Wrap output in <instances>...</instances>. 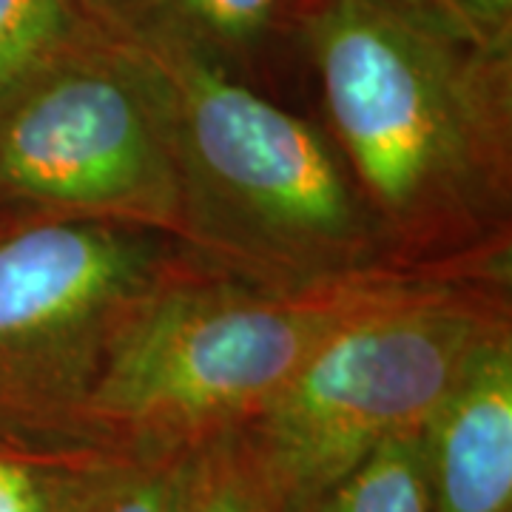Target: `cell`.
<instances>
[{"mask_svg": "<svg viewBox=\"0 0 512 512\" xmlns=\"http://www.w3.org/2000/svg\"><path fill=\"white\" fill-rule=\"evenodd\" d=\"M293 40L390 259L510 274L512 52L427 0H302Z\"/></svg>", "mask_w": 512, "mask_h": 512, "instance_id": "obj_1", "label": "cell"}, {"mask_svg": "<svg viewBox=\"0 0 512 512\" xmlns=\"http://www.w3.org/2000/svg\"><path fill=\"white\" fill-rule=\"evenodd\" d=\"M461 271L382 268L265 285L194 262L123 330L83 419L134 453H180L239 430L350 319Z\"/></svg>", "mask_w": 512, "mask_h": 512, "instance_id": "obj_2", "label": "cell"}, {"mask_svg": "<svg viewBox=\"0 0 512 512\" xmlns=\"http://www.w3.org/2000/svg\"><path fill=\"white\" fill-rule=\"evenodd\" d=\"M194 262L163 228L0 214V424L89 427L83 407L117 339Z\"/></svg>", "mask_w": 512, "mask_h": 512, "instance_id": "obj_6", "label": "cell"}, {"mask_svg": "<svg viewBox=\"0 0 512 512\" xmlns=\"http://www.w3.org/2000/svg\"><path fill=\"white\" fill-rule=\"evenodd\" d=\"M0 214L92 217L180 237L171 86L83 29L0 106Z\"/></svg>", "mask_w": 512, "mask_h": 512, "instance_id": "obj_5", "label": "cell"}, {"mask_svg": "<svg viewBox=\"0 0 512 512\" xmlns=\"http://www.w3.org/2000/svg\"><path fill=\"white\" fill-rule=\"evenodd\" d=\"M512 328L510 276L450 274L350 319L239 427L285 512L382 441L421 430L464 365Z\"/></svg>", "mask_w": 512, "mask_h": 512, "instance_id": "obj_4", "label": "cell"}, {"mask_svg": "<svg viewBox=\"0 0 512 512\" xmlns=\"http://www.w3.org/2000/svg\"><path fill=\"white\" fill-rule=\"evenodd\" d=\"M191 450L140 453L100 493L89 512H174Z\"/></svg>", "mask_w": 512, "mask_h": 512, "instance_id": "obj_13", "label": "cell"}, {"mask_svg": "<svg viewBox=\"0 0 512 512\" xmlns=\"http://www.w3.org/2000/svg\"><path fill=\"white\" fill-rule=\"evenodd\" d=\"M421 430L382 441L288 512H436Z\"/></svg>", "mask_w": 512, "mask_h": 512, "instance_id": "obj_10", "label": "cell"}, {"mask_svg": "<svg viewBox=\"0 0 512 512\" xmlns=\"http://www.w3.org/2000/svg\"><path fill=\"white\" fill-rule=\"evenodd\" d=\"M83 29L77 0H0V106Z\"/></svg>", "mask_w": 512, "mask_h": 512, "instance_id": "obj_12", "label": "cell"}, {"mask_svg": "<svg viewBox=\"0 0 512 512\" xmlns=\"http://www.w3.org/2000/svg\"><path fill=\"white\" fill-rule=\"evenodd\" d=\"M160 69L171 86L180 239L202 268L265 285L399 268L325 128L237 77Z\"/></svg>", "mask_w": 512, "mask_h": 512, "instance_id": "obj_3", "label": "cell"}, {"mask_svg": "<svg viewBox=\"0 0 512 512\" xmlns=\"http://www.w3.org/2000/svg\"><path fill=\"white\" fill-rule=\"evenodd\" d=\"M174 512H285L239 430L191 450Z\"/></svg>", "mask_w": 512, "mask_h": 512, "instance_id": "obj_11", "label": "cell"}, {"mask_svg": "<svg viewBox=\"0 0 512 512\" xmlns=\"http://www.w3.org/2000/svg\"><path fill=\"white\" fill-rule=\"evenodd\" d=\"M421 436L436 512H512V328L470 356Z\"/></svg>", "mask_w": 512, "mask_h": 512, "instance_id": "obj_8", "label": "cell"}, {"mask_svg": "<svg viewBox=\"0 0 512 512\" xmlns=\"http://www.w3.org/2000/svg\"><path fill=\"white\" fill-rule=\"evenodd\" d=\"M86 26L160 66H202L259 89L293 40L299 0H77Z\"/></svg>", "mask_w": 512, "mask_h": 512, "instance_id": "obj_7", "label": "cell"}, {"mask_svg": "<svg viewBox=\"0 0 512 512\" xmlns=\"http://www.w3.org/2000/svg\"><path fill=\"white\" fill-rule=\"evenodd\" d=\"M476 43L512 52V0H427Z\"/></svg>", "mask_w": 512, "mask_h": 512, "instance_id": "obj_14", "label": "cell"}, {"mask_svg": "<svg viewBox=\"0 0 512 512\" xmlns=\"http://www.w3.org/2000/svg\"><path fill=\"white\" fill-rule=\"evenodd\" d=\"M299 3H302V0H299Z\"/></svg>", "mask_w": 512, "mask_h": 512, "instance_id": "obj_15", "label": "cell"}, {"mask_svg": "<svg viewBox=\"0 0 512 512\" xmlns=\"http://www.w3.org/2000/svg\"><path fill=\"white\" fill-rule=\"evenodd\" d=\"M134 456L92 427L0 424V512H89Z\"/></svg>", "mask_w": 512, "mask_h": 512, "instance_id": "obj_9", "label": "cell"}]
</instances>
